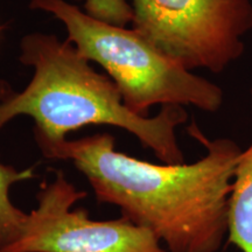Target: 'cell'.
Listing matches in <instances>:
<instances>
[{"instance_id": "cell-8", "label": "cell", "mask_w": 252, "mask_h": 252, "mask_svg": "<svg viewBox=\"0 0 252 252\" xmlns=\"http://www.w3.org/2000/svg\"><path fill=\"white\" fill-rule=\"evenodd\" d=\"M86 13L115 26L126 27L133 21V11L127 0H86Z\"/></svg>"}, {"instance_id": "cell-7", "label": "cell", "mask_w": 252, "mask_h": 252, "mask_svg": "<svg viewBox=\"0 0 252 252\" xmlns=\"http://www.w3.org/2000/svg\"><path fill=\"white\" fill-rule=\"evenodd\" d=\"M11 84L0 78V102L7 98L13 93ZM35 178L33 167L26 169H17L13 166L0 162V250L11 244L20 234L27 217L23 212L12 203L9 198V189L19 182Z\"/></svg>"}, {"instance_id": "cell-5", "label": "cell", "mask_w": 252, "mask_h": 252, "mask_svg": "<svg viewBox=\"0 0 252 252\" xmlns=\"http://www.w3.org/2000/svg\"><path fill=\"white\" fill-rule=\"evenodd\" d=\"M86 196L55 171L41 185L37 206L27 214L20 234L0 252H169L150 230L124 217L96 220L74 208Z\"/></svg>"}, {"instance_id": "cell-3", "label": "cell", "mask_w": 252, "mask_h": 252, "mask_svg": "<svg viewBox=\"0 0 252 252\" xmlns=\"http://www.w3.org/2000/svg\"><path fill=\"white\" fill-rule=\"evenodd\" d=\"M30 7L59 19L81 55L98 63L132 112L146 116L154 105L195 106L216 112L224 91L163 54L134 28L94 19L65 0H31Z\"/></svg>"}, {"instance_id": "cell-4", "label": "cell", "mask_w": 252, "mask_h": 252, "mask_svg": "<svg viewBox=\"0 0 252 252\" xmlns=\"http://www.w3.org/2000/svg\"><path fill=\"white\" fill-rule=\"evenodd\" d=\"M132 28L185 68L220 74L245 52L252 0H128Z\"/></svg>"}, {"instance_id": "cell-6", "label": "cell", "mask_w": 252, "mask_h": 252, "mask_svg": "<svg viewBox=\"0 0 252 252\" xmlns=\"http://www.w3.org/2000/svg\"><path fill=\"white\" fill-rule=\"evenodd\" d=\"M252 108V88L250 90ZM228 241L242 252H252V143L236 163L229 200Z\"/></svg>"}, {"instance_id": "cell-1", "label": "cell", "mask_w": 252, "mask_h": 252, "mask_svg": "<svg viewBox=\"0 0 252 252\" xmlns=\"http://www.w3.org/2000/svg\"><path fill=\"white\" fill-rule=\"evenodd\" d=\"M189 134L206 147L193 163H152L115 149V138L96 133L41 150L69 160L86 176L99 203L150 230L169 252H219L229 232V200L242 149L230 138L209 140L196 125Z\"/></svg>"}, {"instance_id": "cell-2", "label": "cell", "mask_w": 252, "mask_h": 252, "mask_svg": "<svg viewBox=\"0 0 252 252\" xmlns=\"http://www.w3.org/2000/svg\"><path fill=\"white\" fill-rule=\"evenodd\" d=\"M19 60L33 68L23 91L0 102V131L19 116L34 121L40 150L67 139L88 125H110L130 132L162 163H185L176 128L187 122L184 106L163 105L154 117L132 112L111 78L99 74L68 39L30 33L21 39Z\"/></svg>"}]
</instances>
